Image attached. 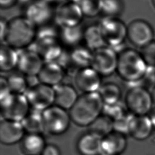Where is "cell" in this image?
<instances>
[{"mask_svg": "<svg viewBox=\"0 0 155 155\" xmlns=\"http://www.w3.org/2000/svg\"><path fill=\"white\" fill-rule=\"evenodd\" d=\"M38 28L25 15L15 16L8 21L4 42L18 51L29 48L35 42Z\"/></svg>", "mask_w": 155, "mask_h": 155, "instance_id": "obj_1", "label": "cell"}, {"mask_svg": "<svg viewBox=\"0 0 155 155\" xmlns=\"http://www.w3.org/2000/svg\"><path fill=\"white\" fill-rule=\"evenodd\" d=\"M104 106L98 92L82 93L70 110L71 120L79 126L89 127L102 114Z\"/></svg>", "mask_w": 155, "mask_h": 155, "instance_id": "obj_2", "label": "cell"}, {"mask_svg": "<svg viewBox=\"0 0 155 155\" xmlns=\"http://www.w3.org/2000/svg\"><path fill=\"white\" fill-rule=\"evenodd\" d=\"M148 66L140 52L131 48H125L118 53L116 73L124 81L135 83L146 75Z\"/></svg>", "mask_w": 155, "mask_h": 155, "instance_id": "obj_3", "label": "cell"}, {"mask_svg": "<svg viewBox=\"0 0 155 155\" xmlns=\"http://www.w3.org/2000/svg\"><path fill=\"white\" fill-rule=\"evenodd\" d=\"M106 44L117 53L122 51L127 39V25L118 17H104L98 23Z\"/></svg>", "mask_w": 155, "mask_h": 155, "instance_id": "obj_4", "label": "cell"}, {"mask_svg": "<svg viewBox=\"0 0 155 155\" xmlns=\"http://www.w3.org/2000/svg\"><path fill=\"white\" fill-rule=\"evenodd\" d=\"M124 104L128 113L133 115L142 116L150 113L153 102L150 91L144 87L134 85L127 90Z\"/></svg>", "mask_w": 155, "mask_h": 155, "instance_id": "obj_5", "label": "cell"}, {"mask_svg": "<svg viewBox=\"0 0 155 155\" xmlns=\"http://www.w3.org/2000/svg\"><path fill=\"white\" fill-rule=\"evenodd\" d=\"M44 132L51 135H61L68 128L71 117L67 110L56 105L42 111Z\"/></svg>", "mask_w": 155, "mask_h": 155, "instance_id": "obj_6", "label": "cell"}, {"mask_svg": "<svg viewBox=\"0 0 155 155\" xmlns=\"http://www.w3.org/2000/svg\"><path fill=\"white\" fill-rule=\"evenodd\" d=\"M30 106L25 94L12 93L1 100L2 119L21 122L30 112Z\"/></svg>", "mask_w": 155, "mask_h": 155, "instance_id": "obj_7", "label": "cell"}, {"mask_svg": "<svg viewBox=\"0 0 155 155\" xmlns=\"http://www.w3.org/2000/svg\"><path fill=\"white\" fill-rule=\"evenodd\" d=\"M118 53L106 45L93 51L90 67L101 76H109L116 72Z\"/></svg>", "mask_w": 155, "mask_h": 155, "instance_id": "obj_8", "label": "cell"}, {"mask_svg": "<svg viewBox=\"0 0 155 155\" xmlns=\"http://www.w3.org/2000/svg\"><path fill=\"white\" fill-rule=\"evenodd\" d=\"M54 94V87L41 82L28 88L25 93L32 110L41 112L53 105Z\"/></svg>", "mask_w": 155, "mask_h": 155, "instance_id": "obj_9", "label": "cell"}, {"mask_svg": "<svg viewBox=\"0 0 155 155\" xmlns=\"http://www.w3.org/2000/svg\"><path fill=\"white\" fill-rule=\"evenodd\" d=\"M154 31L147 21L136 19L127 25V39L133 45L142 48L154 41Z\"/></svg>", "mask_w": 155, "mask_h": 155, "instance_id": "obj_10", "label": "cell"}, {"mask_svg": "<svg viewBox=\"0 0 155 155\" xmlns=\"http://www.w3.org/2000/svg\"><path fill=\"white\" fill-rule=\"evenodd\" d=\"M83 16L78 4L67 1L54 11V19L60 27H74L81 25Z\"/></svg>", "mask_w": 155, "mask_h": 155, "instance_id": "obj_11", "label": "cell"}, {"mask_svg": "<svg viewBox=\"0 0 155 155\" xmlns=\"http://www.w3.org/2000/svg\"><path fill=\"white\" fill-rule=\"evenodd\" d=\"M18 52L19 71L25 76H37L45 63L41 55L30 47Z\"/></svg>", "mask_w": 155, "mask_h": 155, "instance_id": "obj_12", "label": "cell"}, {"mask_svg": "<svg viewBox=\"0 0 155 155\" xmlns=\"http://www.w3.org/2000/svg\"><path fill=\"white\" fill-rule=\"evenodd\" d=\"M53 12L51 4L45 0H35L29 3L25 11V16L36 26L47 25L53 18Z\"/></svg>", "mask_w": 155, "mask_h": 155, "instance_id": "obj_13", "label": "cell"}, {"mask_svg": "<svg viewBox=\"0 0 155 155\" xmlns=\"http://www.w3.org/2000/svg\"><path fill=\"white\" fill-rule=\"evenodd\" d=\"M74 82L83 93L97 92L102 85L101 76L91 67L79 70L74 75Z\"/></svg>", "mask_w": 155, "mask_h": 155, "instance_id": "obj_14", "label": "cell"}, {"mask_svg": "<svg viewBox=\"0 0 155 155\" xmlns=\"http://www.w3.org/2000/svg\"><path fill=\"white\" fill-rule=\"evenodd\" d=\"M93 51L86 46H76L69 53L68 62L64 70H68L73 75L80 69L90 67Z\"/></svg>", "mask_w": 155, "mask_h": 155, "instance_id": "obj_15", "label": "cell"}, {"mask_svg": "<svg viewBox=\"0 0 155 155\" xmlns=\"http://www.w3.org/2000/svg\"><path fill=\"white\" fill-rule=\"evenodd\" d=\"M25 132L21 122L2 119L0 123V140L2 143H16L22 140Z\"/></svg>", "mask_w": 155, "mask_h": 155, "instance_id": "obj_16", "label": "cell"}, {"mask_svg": "<svg viewBox=\"0 0 155 155\" xmlns=\"http://www.w3.org/2000/svg\"><path fill=\"white\" fill-rule=\"evenodd\" d=\"M102 136L89 131L82 134L76 143L81 155H101L102 154Z\"/></svg>", "mask_w": 155, "mask_h": 155, "instance_id": "obj_17", "label": "cell"}, {"mask_svg": "<svg viewBox=\"0 0 155 155\" xmlns=\"http://www.w3.org/2000/svg\"><path fill=\"white\" fill-rule=\"evenodd\" d=\"M154 127L148 115H133L131 117L128 134L137 140H144L152 133Z\"/></svg>", "mask_w": 155, "mask_h": 155, "instance_id": "obj_18", "label": "cell"}, {"mask_svg": "<svg viewBox=\"0 0 155 155\" xmlns=\"http://www.w3.org/2000/svg\"><path fill=\"white\" fill-rule=\"evenodd\" d=\"M65 75L63 67L56 62H45L38 78L42 84L54 87L61 84Z\"/></svg>", "mask_w": 155, "mask_h": 155, "instance_id": "obj_19", "label": "cell"}, {"mask_svg": "<svg viewBox=\"0 0 155 155\" xmlns=\"http://www.w3.org/2000/svg\"><path fill=\"white\" fill-rule=\"evenodd\" d=\"M125 134L113 131L102 137V153L109 155H120L127 148Z\"/></svg>", "mask_w": 155, "mask_h": 155, "instance_id": "obj_20", "label": "cell"}, {"mask_svg": "<svg viewBox=\"0 0 155 155\" xmlns=\"http://www.w3.org/2000/svg\"><path fill=\"white\" fill-rule=\"evenodd\" d=\"M54 88V105L70 110L79 97L76 89L68 84H61Z\"/></svg>", "mask_w": 155, "mask_h": 155, "instance_id": "obj_21", "label": "cell"}, {"mask_svg": "<svg viewBox=\"0 0 155 155\" xmlns=\"http://www.w3.org/2000/svg\"><path fill=\"white\" fill-rule=\"evenodd\" d=\"M45 146L44 137L38 133H27L21 142V148L25 155H41Z\"/></svg>", "mask_w": 155, "mask_h": 155, "instance_id": "obj_22", "label": "cell"}, {"mask_svg": "<svg viewBox=\"0 0 155 155\" xmlns=\"http://www.w3.org/2000/svg\"><path fill=\"white\" fill-rule=\"evenodd\" d=\"M83 41L85 46L92 51L107 45L99 24H91L84 28Z\"/></svg>", "mask_w": 155, "mask_h": 155, "instance_id": "obj_23", "label": "cell"}, {"mask_svg": "<svg viewBox=\"0 0 155 155\" xmlns=\"http://www.w3.org/2000/svg\"><path fill=\"white\" fill-rule=\"evenodd\" d=\"M19 52L16 49L4 44H1L0 50V69L2 72L13 71L18 67Z\"/></svg>", "mask_w": 155, "mask_h": 155, "instance_id": "obj_24", "label": "cell"}, {"mask_svg": "<svg viewBox=\"0 0 155 155\" xmlns=\"http://www.w3.org/2000/svg\"><path fill=\"white\" fill-rule=\"evenodd\" d=\"M84 30V28L82 27L81 24L74 27H61L59 39L63 44L75 47L83 41Z\"/></svg>", "mask_w": 155, "mask_h": 155, "instance_id": "obj_25", "label": "cell"}, {"mask_svg": "<svg viewBox=\"0 0 155 155\" xmlns=\"http://www.w3.org/2000/svg\"><path fill=\"white\" fill-rule=\"evenodd\" d=\"M27 133L41 134L44 132L42 112L32 110L21 122Z\"/></svg>", "mask_w": 155, "mask_h": 155, "instance_id": "obj_26", "label": "cell"}, {"mask_svg": "<svg viewBox=\"0 0 155 155\" xmlns=\"http://www.w3.org/2000/svg\"><path fill=\"white\" fill-rule=\"evenodd\" d=\"M97 92L104 105H112L120 102L122 92L120 88L116 83H105L101 85Z\"/></svg>", "mask_w": 155, "mask_h": 155, "instance_id": "obj_27", "label": "cell"}, {"mask_svg": "<svg viewBox=\"0 0 155 155\" xmlns=\"http://www.w3.org/2000/svg\"><path fill=\"white\" fill-rule=\"evenodd\" d=\"M7 80L12 93L25 94L28 88L27 77L19 71L10 74Z\"/></svg>", "mask_w": 155, "mask_h": 155, "instance_id": "obj_28", "label": "cell"}, {"mask_svg": "<svg viewBox=\"0 0 155 155\" xmlns=\"http://www.w3.org/2000/svg\"><path fill=\"white\" fill-rule=\"evenodd\" d=\"M89 131L104 137L113 131V120L102 114L89 126Z\"/></svg>", "mask_w": 155, "mask_h": 155, "instance_id": "obj_29", "label": "cell"}, {"mask_svg": "<svg viewBox=\"0 0 155 155\" xmlns=\"http://www.w3.org/2000/svg\"><path fill=\"white\" fill-rule=\"evenodd\" d=\"M123 10L122 0H102L101 13L104 17H117Z\"/></svg>", "mask_w": 155, "mask_h": 155, "instance_id": "obj_30", "label": "cell"}, {"mask_svg": "<svg viewBox=\"0 0 155 155\" xmlns=\"http://www.w3.org/2000/svg\"><path fill=\"white\" fill-rule=\"evenodd\" d=\"M102 0H81L78 3L84 16L92 18L101 12Z\"/></svg>", "mask_w": 155, "mask_h": 155, "instance_id": "obj_31", "label": "cell"}, {"mask_svg": "<svg viewBox=\"0 0 155 155\" xmlns=\"http://www.w3.org/2000/svg\"><path fill=\"white\" fill-rule=\"evenodd\" d=\"M126 111L120 102L112 105H104L102 114L111 118L113 120H116L126 114Z\"/></svg>", "mask_w": 155, "mask_h": 155, "instance_id": "obj_32", "label": "cell"}, {"mask_svg": "<svg viewBox=\"0 0 155 155\" xmlns=\"http://www.w3.org/2000/svg\"><path fill=\"white\" fill-rule=\"evenodd\" d=\"M148 67H155V41L141 48L140 51Z\"/></svg>", "mask_w": 155, "mask_h": 155, "instance_id": "obj_33", "label": "cell"}, {"mask_svg": "<svg viewBox=\"0 0 155 155\" xmlns=\"http://www.w3.org/2000/svg\"><path fill=\"white\" fill-rule=\"evenodd\" d=\"M132 114L127 113L121 117L113 120V131L125 134H128L129 124Z\"/></svg>", "mask_w": 155, "mask_h": 155, "instance_id": "obj_34", "label": "cell"}, {"mask_svg": "<svg viewBox=\"0 0 155 155\" xmlns=\"http://www.w3.org/2000/svg\"><path fill=\"white\" fill-rule=\"evenodd\" d=\"M12 94L7 78L1 76L0 78V99L2 100Z\"/></svg>", "mask_w": 155, "mask_h": 155, "instance_id": "obj_35", "label": "cell"}, {"mask_svg": "<svg viewBox=\"0 0 155 155\" xmlns=\"http://www.w3.org/2000/svg\"><path fill=\"white\" fill-rule=\"evenodd\" d=\"M41 155H61V152L55 145L48 144L45 147Z\"/></svg>", "mask_w": 155, "mask_h": 155, "instance_id": "obj_36", "label": "cell"}, {"mask_svg": "<svg viewBox=\"0 0 155 155\" xmlns=\"http://www.w3.org/2000/svg\"><path fill=\"white\" fill-rule=\"evenodd\" d=\"M7 23L8 21H5V19L1 18V22H0V28H1V31H0V39L1 42H4L5 34L7 32Z\"/></svg>", "mask_w": 155, "mask_h": 155, "instance_id": "obj_37", "label": "cell"}, {"mask_svg": "<svg viewBox=\"0 0 155 155\" xmlns=\"http://www.w3.org/2000/svg\"><path fill=\"white\" fill-rule=\"evenodd\" d=\"M144 78L147 79L150 82L155 85V67H148L147 71Z\"/></svg>", "mask_w": 155, "mask_h": 155, "instance_id": "obj_38", "label": "cell"}, {"mask_svg": "<svg viewBox=\"0 0 155 155\" xmlns=\"http://www.w3.org/2000/svg\"><path fill=\"white\" fill-rule=\"evenodd\" d=\"M19 0H0V6L1 8L7 9L13 7Z\"/></svg>", "mask_w": 155, "mask_h": 155, "instance_id": "obj_39", "label": "cell"}, {"mask_svg": "<svg viewBox=\"0 0 155 155\" xmlns=\"http://www.w3.org/2000/svg\"><path fill=\"white\" fill-rule=\"evenodd\" d=\"M151 121V123L153 125V127L155 128V107L152 108L151 111L148 115Z\"/></svg>", "mask_w": 155, "mask_h": 155, "instance_id": "obj_40", "label": "cell"}, {"mask_svg": "<svg viewBox=\"0 0 155 155\" xmlns=\"http://www.w3.org/2000/svg\"><path fill=\"white\" fill-rule=\"evenodd\" d=\"M150 92H151V97H152L153 104L155 105V85L153 86V88H152V90Z\"/></svg>", "mask_w": 155, "mask_h": 155, "instance_id": "obj_41", "label": "cell"}, {"mask_svg": "<svg viewBox=\"0 0 155 155\" xmlns=\"http://www.w3.org/2000/svg\"><path fill=\"white\" fill-rule=\"evenodd\" d=\"M46 1H47L48 2L51 4V3H62L65 1H66L67 0H45Z\"/></svg>", "mask_w": 155, "mask_h": 155, "instance_id": "obj_42", "label": "cell"}, {"mask_svg": "<svg viewBox=\"0 0 155 155\" xmlns=\"http://www.w3.org/2000/svg\"><path fill=\"white\" fill-rule=\"evenodd\" d=\"M152 3H153V5L155 8V0H152Z\"/></svg>", "mask_w": 155, "mask_h": 155, "instance_id": "obj_43", "label": "cell"}, {"mask_svg": "<svg viewBox=\"0 0 155 155\" xmlns=\"http://www.w3.org/2000/svg\"><path fill=\"white\" fill-rule=\"evenodd\" d=\"M101 155H109V154H104V153H102Z\"/></svg>", "mask_w": 155, "mask_h": 155, "instance_id": "obj_44", "label": "cell"}, {"mask_svg": "<svg viewBox=\"0 0 155 155\" xmlns=\"http://www.w3.org/2000/svg\"><path fill=\"white\" fill-rule=\"evenodd\" d=\"M22 1H29V0H22Z\"/></svg>", "mask_w": 155, "mask_h": 155, "instance_id": "obj_45", "label": "cell"}]
</instances>
